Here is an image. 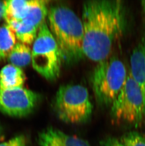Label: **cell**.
<instances>
[{
	"label": "cell",
	"mask_w": 145,
	"mask_h": 146,
	"mask_svg": "<svg viewBox=\"0 0 145 146\" xmlns=\"http://www.w3.org/2000/svg\"><path fill=\"white\" fill-rule=\"evenodd\" d=\"M84 56L95 62L109 57L123 27L120 1L95 0L85 2L82 8Z\"/></svg>",
	"instance_id": "cell-1"
},
{
	"label": "cell",
	"mask_w": 145,
	"mask_h": 146,
	"mask_svg": "<svg viewBox=\"0 0 145 146\" xmlns=\"http://www.w3.org/2000/svg\"><path fill=\"white\" fill-rule=\"evenodd\" d=\"M49 31L55 39L63 61L72 64L84 56V29L82 19L66 6H53L48 11Z\"/></svg>",
	"instance_id": "cell-2"
},
{
	"label": "cell",
	"mask_w": 145,
	"mask_h": 146,
	"mask_svg": "<svg viewBox=\"0 0 145 146\" xmlns=\"http://www.w3.org/2000/svg\"><path fill=\"white\" fill-rule=\"evenodd\" d=\"M98 63L92 76L93 92L100 104L112 105L127 80L126 67L115 57Z\"/></svg>",
	"instance_id": "cell-3"
},
{
	"label": "cell",
	"mask_w": 145,
	"mask_h": 146,
	"mask_svg": "<svg viewBox=\"0 0 145 146\" xmlns=\"http://www.w3.org/2000/svg\"><path fill=\"white\" fill-rule=\"evenodd\" d=\"M54 106L58 118L72 124L87 122L90 118L93 109L87 89L76 84L60 87L57 92Z\"/></svg>",
	"instance_id": "cell-4"
},
{
	"label": "cell",
	"mask_w": 145,
	"mask_h": 146,
	"mask_svg": "<svg viewBox=\"0 0 145 146\" xmlns=\"http://www.w3.org/2000/svg\"><path fill=\"white\" fill-rule=\"evenodd\" d=\"M38 30L32 49V64L45 79L54 80L60 73L61 54L46 22Z\"/></svg>",
	"instance_id": "cell-5"
},
{
	"label": "cell",
	"mask_w": 145,
	"mask_h": 146,
	"mask_svg": "<svg viewBox=\"0 0 145 146\" xmlns=\"http://www.w3.org/2000/svg\"><path fill=\"white\" fill-rule=\"evenodd\" d=\"M111 115L117 123L136 127L145 121V100L130 72L123 88L112 104Z\"/></svg>",
	"instance_id": "cell-6"
},
{
	"label": "cell",
	"mask_w": 145,
	"mask_h": 146,
	"mask_svg": "<svg viewBox=\"0 0 145 146\" xmlns=\"http://www.w3.org/2000/svg\"><path fill=\"white\" fill-rule=\"evenodd\" d=\"M41 99L38 93L23 87L11 90L0 88V112L11 117H26L33 113Z\"/></svg>",
	"instance_id": "cell-7"
},
{
	"label": "cell",
	"mask_w": 145,
	"mask_h": 146,
	"mask_svg": "<svg viewBox=\"0 0 145 146\" xmlns=\"http://www.w3.org/2000/svg\"><path fill=\"white\" fill-rule=\"evenodd\" d=\"M36 141L40 146H90L84 139L51 127L39 132Z\"/></svg>",
	"instance_id": "cell-8"
},
{
	"label": "cell",
	"mask_w": 145,
	"mask_h": 146,
	"mask_svg": "<svg viewBox=\"0 0 145 146\" xmlns=\"http://www.w3.org/2000/svg\"><path fill=\"white\" fill-rule=\"evenodd\" d=\"M130 66V73L140 88L145 101V32L133 50Z\"/></svg>",
	"instance_id": "cell-9"
},
{
	"label": "cell",
	"mask_w": 145,
	"mask_h": 146,
	"mask_svg": "<svg viewBox=\"0 0 145 146\" xmlns=\"http://www.w3.org/2000/svg\"><path fill=\"white\" fill-rule=\"evenodd\" d=\"M26 76L22 69L14 65H6L0 71V88L11 90L22 88Z\"/></svg>",
	"instance_id": "cell-10"
},
{
	"label": "cell",
	"mask_w": 145,
	"mask_h": 146,
	"mask_svg": "<svg viewBox=\"0 0 145 146\" xmlns=\"http://www.w3.org/2000/svg\"><path fill=\"white\" fill-rule=\"evenodd\" d=\"M47 2L43 0L29 1L28 12L21 21L39 29L48 16Z\"/></svg>",
	"instance_id": "cell-11"
},
{
	"label": "cell",
	"mask_w": 145,
	"mask_h": 146,
	"mask_svg": "<svg viewBox=\"0 0 145 146\" xmlns=\"http://www.w3.org/2000/svg\"><path fill=\"white\" fill-rule=\"evenodd\" d=\"M5 11L3 19L6 23L13 21H21L26 15L29 1L10 0L4 1Z\"/></svg>",
	"instance_id": "cell-12"
},
{
	"label": "cell",
	"mask_w": 145,
	"mask_h": 146,
	"mask_svg": "<svg viewBox=\"0 0 145 146\" xmlns=\"http://www.w3.org/2000/svg\"><path fill=\"white\" fill-rule=\"evenodd\" d=\"M6 24L14 32L20 43L28 46L33 44L37 36L38 30L37 29L21 21H13Z\"/></svg>",
	"instance_id": "cell-13"
},
{
	"label": "cell",
	"mask_w": 145,
	"mask_h": 146,
	"mask_svg": "<svg viewBox=\"0 0 145 146\" xmlns=\"http://www.w3.org/2000/svg\"><path fill=\"white\" fill-rule=\"evenodd\" d=\"M7 59L10 64L20 68L26 67L31 62L32 50L28 45L16 43Z\"/></svg>",
	"instance_id": "cell-14"
},
{
	"label": "cell",
	"mask_w": 145,
	"mask_h": 146,
	"mask_svg": "<svg viewBox=\"0 0 145 146\" xmlns=\"http://www.w3.org/2000/svg\"><path fill=\"white\" fill-rule=\"evenodd\" d=\"M14 32L7 24L0 27V62L7 59L16 44Z\"/></svg>",
	"instance_id": "cell-15"
},
{
	"label": "cell",
	"mask_w": 145,
	"mask_h": 146,
	"mask_svg": "<svg viewBox=\"0 0 145 146\" xmlns=\"http://www.w3.org/2000/svg\"><path fill=\"white\" fill-rule=\"evenodd\" d=\"M120 141L125 146H145V134L130 131L123 135Z\"/></svg>",
	"instance_id": "cell-16"
},
{
	"label": "cell",
	"mask_w": 145,
	"mask_h": 146,
	"mask_svg": "<svg viewBox=\"0 0 145 146\" xmlns=\"http://www.w3.org/2000/svg\"><path fill=\"white\" fill-rule=\"evenodd\" d=\"M28 141L23 135L16 136L9 141L0 143V146H27Z\"/></svg>",
	"instance_id": "cell-17"
},
{
	"label": "cell",
	"mask_w": 145,
	"mask_h": 146,
	"mask_svg": "<svg viewBox=\"0 0 145 146\" xmlns=\"http://www.w3.org/2000/svg\"><path fill=\"white\" fill-rule=\"evenodd\" d=\"M100 146H125L119 139L114 137H108L100 143Z\"/></svg>",
	"instance_id": "cell-18"
},
{
	"label": "cell",
	"mask_w": 145,
	"mask_h": 146,
	"mask_svg": "<svg viewBox=\"0 0 145 146\" xmlns=\"http://www.w3.org/2000/svg\"><path fill=\"white\" fill-rule=\"evenodd\" d=\"M5 11V3L4 1H0V21L3 19Z\"/></svg>",
	"instance_id": "cell-19"
},
{
	"label": "cell",
	"mask_w": 145,
	"mask_h": 146,
	"mask_svg": "<svg viewBox=\"0 0 145 146\" xmlns=\"http://www.w3.org/2000/svg\"><path fill=\"white\" fill-rule=\"evenodd\" d=\"M141 6L142 9L143 13L144 14V17L145 19V1H141Z\"/></svg>",
	"instance_id": "cell-20"
},
{
	"label": "cell",
	"mask_w": 145,
	"mask_h": 146,
	"mask_svg": "<svg viewBox=\"0 0 145 146\" xmlns=\"http://www.w3.org/2000/svg\"><path fill=\"white\" fill-rule=\"evenodd\" d=\"M2 134H3L2 129H1V127L0 126V138H1V136H2Z\"/></svg>",
	"instance_id": "cell-21"
}]
</instances>
